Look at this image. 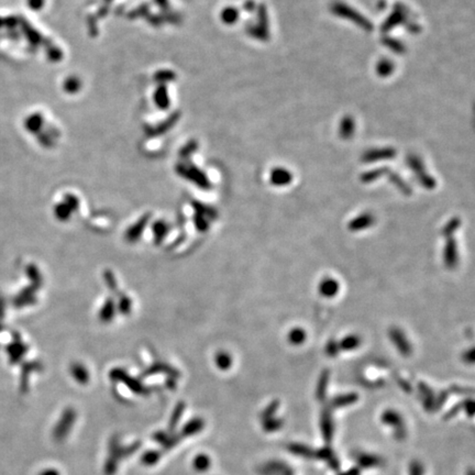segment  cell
Here are the masks:
<instances>
[{
    "mask_svg": "<svg viewBox=\"0 0 475 475\" xmlns=\"http://www.w3.org/2000/svg\"><path fill=\"white\" fill-rule=\"evenodd\" d=\"M121 447L120 439L118 436H114L109 441L108 445V458H107L104 466L105 475H114L116 474L119 463L122 460L121 458Z\"/></svg>",
    "mask_w": 475,
    "mask_h": 475,
    "instance_id": "1",
    "label": "cell"
},
{
    "mask_svg": "<svg viewBox=\"0 0 475 475\" xmlns=\"http://www.w3.org/2000/svg\"><path fill=\"white\" fill-rule=\"evenodd\" d=\"M75 419H76V413L74 409L68 408L63 413L61 419H59L56 427L54 428V431H53V438L55 439V441L62 442L65 440V438H66L68 436V433L70 432V429L73 428Z\"/></svg>",
    "mask_w": 475,
    "mask_h": 475,
    "instance_id": "2",
    "label": "cell"
},
{
    "mask_svg": "<svg viewBox=\"0 0 475 475\" xmlns=\"http://www.w3.org/2000/svg\"><path fill=\"white\" fill-rule=\"evenodd\" d=\"M388 336H389L390 341L393 342L396 349L399 350V352L403 356H409L412 354L413 352L412 344L408 341L407 337L401 329L395 328V327L394 328H390L388 331Z\"/></svg>",
    "mask_w": 475,
    "mask_h": 475,
    "instance_id": "3",
    "label": "cell"
},
{
    "mask_svg": "<svg viewBox=\"0 0 475 475\" xmlns=\"http://www.w3.org/2000/svg\"><path fill=\"white\" fill-rule=\"evenodd\" d=\"M382 421L385 425H388L396 430V436L399 438H404L405 436V426H404V421L403 418L401 417V415L395 412V411H385L382 415Z\"/></svg>",
    "mask_w": 475,
    "mask_h": 475,
    "instance_id": "4",
    "label": "cell"
},
{
    "mask_svg": "<svg viewBox=\"0 0 475 475\" xmlns=\"http://www.w3.org/2000/svg\"><path fill=\"white\" fill-rule=\"evenodd\" d=\"M409 166H411V169L415 172L416 174H417L418 180L424 187L428 189H432L436 187V181L426 173L424 170V166L421 165V162L419 161V160H417V157H412L411 160H409Z\"/></svg>",
    "mask_w": 475,
    "mask_h": 475,
    "instance_id": "5",
    "label": "cell"
},
{
    "mask_svg": "<svg viewBox=\"0 0 475 475\" xmlns=\"http://www.w3.org/2000/svg\"><path fill=\"white\" fill-rule=\"evenodd\" d=\"M458 247H456V241L454 238H448L447 242H445L444 252H443V261L445 266L448 269H454L458 264Z\"/></svg>",
    "mask_w": 475,
    "mask_h": 475,
    "instance_id": "6",
    "label": "cell"
},
{
    "mask_svg": "<svg viewBox=\"0 0 475 475\" xmlns=\"http://www.w3.org/2000/svg\"><path fill=\"white\" fill-rule=\"evenodd\" d=\"M375 222V218L372 215V213L365 212L362 213V215H359L358 217L353 218L351 221L348 224V229L352 232H356V231H361L364 230L369 227H372V225Z\"/></svg>",
    "mask_w": 475,
    "mask_h": 475,
    "instance_id": "7",
    "label": "cell"
},
{
    "mask_svg": "<svg viewBox=\"0 0 475 475\" xmlns=\"http://www.w3.org/2000/svg\"><path fill=\"white\" fill-rule=\"evenodd\" d=\"M340 285L332 277H325L319 284V293L326 298H332L339 293Z\"/></svg>",
    "mask_w": 475,
    "mask_h": 475,
    "instance_id": "8",
    "label": "cell"
},
{
    "mask_svg": "<svg viewBox=\"0 0 475 475\" xmlns=\"http://www.w3.org/2000/svg\"><path fill=\"white\" fill-rule=\"evenodd\" d=\"M205 427V421L201 418H194L191 421L183 427L182 431L180 432L182 438H188V437H193L197 433L201 432V430L204 429Z\"/></svg>",
    "mask_w": 475,
    "mask_h": 475,
    "instance_id": "9",
    "label": "cell"
},
{
    "mask_svg": "<svg viewBox=\"0 0 475 475\" xmlns=\"http://www.w3.org/2000/svg\"><path fill=\"white\" fill-rule=\"evenodd\" d=\"M292 180V174L285 169H275L271 173V183L275 186H286Z\"/></svg>",
    "mask_w": 475,
    "mask_h": 475,
    "instance_id": "10",
    "label": "cell"
},
{
    "mask_svg": "<svg viewBox=\"0 0 475 475\" xmlns=\"http://www.w3.org/2000/svg\"><path fill=\"white\" fill-rule=\"evenodd\" d=\"M359 396L355 393H349V394H344V395H339L332 399L329 403V407L332 408H342V407H347L352 405L355 402H358Z\"/></svg>",
    "mask_w": 475,
    "mask_h": 475,
    "instance_id": "11",
    "label": "cell"
},
{
    "mask_svg": "<svg viewBox=\"0 0 475 475\" xmlns=\"http://www.w3.org/2000/svg\"><path fill=\"white\" fill-rule=\"evenodd\" d=\"M322 430L326 441L329 442L332 437V430H334V425H332L331 418V408L329 406H327L322 414Z\"/></svg>",
    "mask_w": 475,
    "mask_h": 475,
    "instance_id": "12",
    "label": "cell"
},
{
    "mask_svg": "<svg viewBox=\"0 0 475 475\" xmlns=\"http://www.w3.org/2000/svg\"><path fill=\"white\" fill-rule=\"evenodd\" d=\"M329 378H330V372H329V370L326 369L322 372V374H320L318 383H317L316 397L319 401H325V399H326L327 390H328Z\"/></svg>",
    "mask_w": 475,
    "mask_h": 475,
    "instance_id": "13",
    "label": "cell"
},
{
    "mask_svg": "<svg viewBox=\"0 0 475 475\" xmlns=\"http://www.w3.org/2000/svg\"><path fill=\"white\" fill-rule=\"evenodd\" d=\"M418 387H419L421 396H423L424 405H425L426 409L430 411V409H432L433 407H435V401H436L435 394H433V391L429 387V386L427 385L426 383H424V382H420L418 384Z\"/></svg>",
    "mask_w": 475,
    "mask_h": 475,
    "instance_id": "14",
    "label": "cell"
},
{
    "mask_svg": "<svg viewBox=\"0 0 475 475\" xmlns=\"http://www.w3.org/2000/svg\"><path fill=\"white\" fill-rule=\"evenodd\" d=\"M210 465L211 459L209 458V455L205 453L197 454L193 460V467L197 472H206L207 470H209Z\"/></svg>",
    "mask_w": 475,
    "mask_h": 475,
    "instance_id": "15",
    "label": "cell"
},
{
    "mask_svg": "<svg viewBox=\"0 0 475 475\" xmlns=\"http://www.w3.org/2000/svg\"><path fill=\"white\" fill-rule=\"evenodd\" d=\"M361 344V338L356 335H349L344 337L343 339L339 342L340 350L343 351H351L358 348Z\"/></svg>",
    "mask_w": 475,
    "mask_h": 475,
    "instance_id": "16",
    "label": "cell"
},
{
    "mask_svg": "<svg viewBox=\"0 0 475 475\" xmlns=\"http://www.w3.org/2000/svg\"><path fill=\"white\" fill-rule=\"evenodd\" d=\"M161 456H162L161 451L148 450L142 454L141 462H142V464H144L146 466H153V465H155L160 460H161Z\"/></svg>",
    "mask_w": 475,
    "mask_h": 475,
    "instance_id": "17",
    "label": "cell"
},
{
    "mask_svg": "<svg viewBox=\"0 0 475 475\" xmlns=\"http://www.w3.org/2000/svg\"><path fill=\"white\" fill-rule=\"evenodd\" d=\"M306 331L301 328H294L288 332L287 340L293 346H300L306 340Z\"/></svg>",
    "mask_w": 475,
    "mask_h": 475,
    "instance_id": "18",
    "label": "cell"
},
{
    "mask_svg": "<svg viewBox=\"0 0 475 475\" xmlns=\"http://www.w3.org/2000/svg\"><path fill=\"white\" fill-rule=\"evenodd\" d=\"M316 455L319 456V459H323L324 461L328 462V464L332 468H336V470H337V468L339 467V462H338L335 453L332 452V451L329 448H324L323 450L318 451V452L316 453Z\"/></svg>",
    "mask_w": 475,
    "mask_h": 475,
    "instance_id": "19",
    "label": "cell"
},
{
    "mask_svg": "<svg viewBox=\"0 0 475 475\" xmlns=\"http://www.w3.org/2000/svg\"><path fill=\"white\" fill-rule=\"evenodd\" d=\"M460 225H461V219L459 217L451 218L442 228V235L447 238V239L448 238H451L455 231L460 228Z\"/></svg>",
    "mask_w": 475,
    "mask_h": 475,
    "instance_id": "20",
    "label": "cell"
},
{
    "mask_svg": "<svg viewBox=\"0 0 475 475\" xmlns=\"http://www.w3.org/2000/svg\"><path fill=\"white\" fill-rule=\"evenodd\" d=\"M394 155V152L390 150H379L377 151H372L365 154V161L366 162H373V161H377V160H384V159H389Z\"/></svg>",
    "mask_w": 475,
    "mask_h": 475,
    "instance_id": "21",
    "label": "cell"
},
{
    "mask_svg": "<svg viewBox=\"0 0 475 475\" xmlns=\"http://www.w3.org/2000/svg\"><path fill=\"white\" fill-rule=\"evenodd\" d=\"M389 178H390V182L393 183L394 185H395L397 188H399L400 191H401L404 195L409 196V195L412 194V188L409 187L408 184H407L405 181H404V180H402V178H401L399 175H397V174H390Z\"/></svg>",
    "mask_w": 475,
    "mask_h": 475,
    "instance_id": "22",
    "label": "cell"
},
{
    "mask_svg": "<svg viewBox=\"0 0 475 475\" xmlns=\"http://www.w3.org/2000/svg\"><path fill=\"white\" fill-rule=\"evenodd\" d=\"M184 411V405L183 404H180V405H178L175 409V412L174 414L172 415V418L170 420V425H169V433H174L175 429H176V427L178 425V423H180V419L182 417V413Z\"/></svg>",
    "mask_w": 475,
    "mask_h": 475,
    "instance_id": "23",
    "label": "cell"
},
{
    "mask_svg": "<svg viewBox=\"0 0 475 475\" xmlns=\"http://www.w3.org/2000/svg\"><path fill=\"white\" fill-rule=\"evenodd\" d=\"M386 172H388L386 169H378V170H373L370 172H366L363 175L361 176V181L363 183H370L377 180L378 177L383 176Z\"/></svg>",
    "mask_w": 475,
    "mask_h": 475,
    "instance_id": "24",
    "label": "cell"
},
{
    "mask_svg": "<svg viewBox=\"0 0 475 475\" xmlns=\"http://www.w3.org/2000/svg\"><path fill=\"white\" fill-rule=\"evenodd\" d=\"M289 451L293 452L294 454L297 455H301V456H306V458H311L313 455V452L309 449L305 447L302 444H292L289 445Z\"/></svg>",
    "mask_w": 475,
    "mask_h": 475,
    "instance_id": "25",
    "label": "cell"
},
{
    "mask_svg": "<svg viewBox=\"0 0 475 475\" xmlns=\"http://www.w3.org/2000/svg\"><path fill=\"white\" fill-rule=\"evenodd\" d=\"M282 425H283V421L281 419H276L274 417L263 420V428L266 431H275L277 429H280Z\"/></svg>",
    "mask_w": 475,
    "mask_h": 475,
    "instance_id": "26",
    "label": "cell"
},
{
    "mask_svg": "<svg viewBox=\"0 0 475 475\" xmlns=\"http://www.w3.org/2000/svg\"><path fill=\"white\" fill-rule=\"evenodd\" d=\"M359 463L361 465H363L364 467H372L379 464V459L376 458V456H372V455H360L358 459Z\"/></svg>",
    "mask_w": 475,
    "mask_h": 475,
    "instance_id": "27",
    "label": "cell"
},
{
    "mask_svg": "<svg viewBox=\"0 0 475 475\" xmlns=\"http://www.w3.org/2000/svg\"><path fill=\"white\" fill-rule=\"evenodd\" d=\"M326 354L330 356V358H335L340 352V347H339V342H337L336 340H329L328 343L326 344L325 348Z\"/></svg>",
    "mask_w": 475,
    "mask_h": 475,
    "instance_id": "28",
    "label": "cell"
},
{
    "mask_svg": "<svg viewBox=\"0 0 475 475\" xmlns=\"http://www.w3.org/2000/svg\"><path fill=\"white\" fill-rule=\"evenodd\" d=\"M278 407H280V402H278V401L272 402L270 405L264 409V412L262 413V420L272 418L273 416H274V414L276 413Z\"/></svg>",
    "mask_w": 475,
    "mask_h": 475,
    "instance_id": "29",
    "label": "cell"
},
{
    "mask_svg": "<svg viewBox=\"0 0 475 475\" xmlns=\"http://www.w3.org/2000/svg\"><path fill=\"white\" fill-rule=\"evenodd\" d=\"M218 365L221 367V369L225 370L231 365V358L228 354H220L218 356Z\"/></svg>",
    "mask_w": 475,
    "mask_h": 475,
    "instance_id": "30",
    "label": "cell"
},
{
    "mask_svg": "<svg viewBox=\"0 0 475 475\" xmlns=\"http://www.w3.org/2000/svg\"><path fill=\"white\" fill-rule=\"evenodd\" d=\"M169 435H170V433L168 431H156L153 435V440L155 441L156 443L163 445L166 441V439H168Z\"/></svg>",
    "mask_w": 475,
    "mask_h": 475,
    "instance_id": "31",
    "label": "cell"
},
{
    "mask_svg": "<svg viewBox=\"0 0 475 475\" xmlns=\"http://www.w3.org/2000/svg\"><path fill=\"white\" fill-rule=\"evenodd\" d=\"M462 359H463V361L465 362V363L472 364L474 362V350L473 349L467 350V351H465L464 353H463Z\"/></svg>",
    "mask_w": 475,
    "mask_h": 475,
    "instance_id": "32",
    "label": "cell"
},
{
    "mask_svg": "<svg viewBox=\"0 0 475 475\" xmlns=\"http://www.w3.org/2000/svg\"><path fill=\"white\" fill-rule=\"evenodd\" d=\"M411 475H423V467L419 463H413L411 466Z\"/></svg>",
    "mask_w": 475,
    "mask_h": 475,
    "instance_id": "33",
    "label": "cell"
},
{
    "mask_svg": "<svg viewBox=\"0 0 475 475\" xmlns=\"http://www.w3.org/2000/svg\"><path fill=\"white\" fill-rule=\"evenodd\" d=\"M462 407L465 409V412L468 416H472L473 415V401L471 400H467L465 402H463L462 403Z\"/></svg>",
    "mask_w": 475,
    "mask_h": 475,
    "instance_id": "34",
    "label": "cell"
},
{
    "mask_svg": "<svg viewBox=\"0 0 475 475\" xmlns=\"http://www.w3.org/2000/svg\"><path fill=\"white\" fill-rule=\"evenodd\" d=\"M397 382H399L400 386H401V387H402L404 390H406V391H411V390H412L411 384H409L407 381H405V378L397 377Z\"/></svg>",
    "mask_w": 475,
    "mask_h": 475,
    "instance_id": "35",
    "label": "cell"
},
{
    "mask_svg": "<svg viewBox=\"0 0 475 475\" xmlns=\"http://www.w3.org/2000/svg\"><path fill=\"white\" fill-rule=\"evenodd\" d=\"M40 475H59V472L55 468H49V470L43 471Z\"/></svg>",
    "mask_w": 475,
    "mask_h": 475,
    "instance_id": "36",
    "label": "cell"
}]
</instances>
